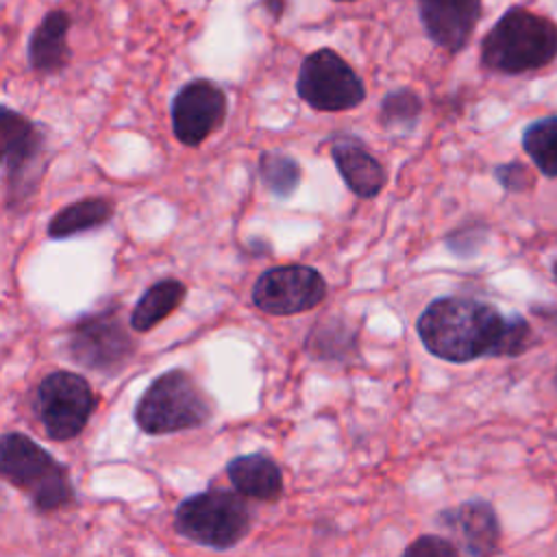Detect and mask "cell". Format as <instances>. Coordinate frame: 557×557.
I'll return each mask as SVG.
<instances>
[{
  "label": "cell",
  "instance_id": "cell-1",
  "mask_svg": "<svg viewBox=\"0 0 557 557\" xmlns=\"http://www.w3.org/2000/svg\"><path fill=\"white\" fill-rule=\"evenodd\" d=\"M416 331L426 352L448 363L511 359L537 342L524 315H505L498 307L472 296L433 298L422 309Z\"/></svg>",
  "mask_w": 557,
  "mask_h": 557
},
{
  "label": "cell",
  "instance_id": "cell-2",
  "mask_svg": "<svg viewBox=\"0 0 557 557\" xmlns=\"http://www.w3.org/2000/svg\"><path fill=\"white\" fill-rule=\"evenodd\" d=\"M557 59V24L527 7H509L481 41V65L518 76L542 70Z\"/></svg>",
  "mask_w": 557,
  "mask_h": 557
},
{
  "label": "cell",
  "instance_id": "cell-3",
  "mask_svg": "<svg viewBox=\"0 0 557 557\" xmlns=\"http://www.w3.org/2000/svg\"><path fill=\"white\" fill-rule=\"evenodd\" d=\"M0 479L20 490L39 513L76 505L67 466L20 431L0 435Z\"/></svg>",
  "mask_w": 557,
  "mask_h": 557
},
{
  "label": "cell",
  "instance_id": "cell-4",
  "mask_svg": "<svg viewBox=\"0 0 557 557\" xmlns=\"http://www.w3.org/2000/svg\"><path fill=\"white\" fill-rule=\"evenodd\" d=\"M46 128L24 113L0 104V165H4V207L24 213L37 196L48 168Z\"/></svg>",
  "mask_w": 557,
  "mask_h": 557
},
{
  "label": "cell",
  "instance_id": "cell-5",
  "mask_svg": "<svg viewBox=\"0 0 557 557\" xmlns=\"http://www.w3.org/2000/svg\"><path fill=\"white\" fill-rule=\"evenodd\" d=\"M133 418L146 435H170L205 426L213 418V403L187 370L172 368L144 389Z\"/></svg>",
  "mask_w": 557,
  "mask_h": 557
},
{
  "label": "cell",
  "instance_id": "cell-6",
  "mask_svg": "<svg viewBox=\"0 0 557 557\" xmlns=\"http://www.w3.org/2000/svg\"><path fill=\"white\" fill-rule=\"evenodd\" d=\"M252 527V511L235 490L209 487L183 498L174 511V531L211 550L237 546Z\"/></svg>",
  "mask_w": 557,
  "mask_h": 557
},
{
  "label": "cell",
  "instance_id": "cell-7",
  "mask_svg": "<svg viewBox=\"0 0 557 557\" xmlns=\"http://www.w3.org/2000/svg\"><path fill=\"white\" fill-rule=\"evenodd\" d=\"M65 348L76 366L115 376L133 361L137 342L122 320V307L111 302L76 318L67 329Z\"/></svg>",
  "mask_w": 557,
  "mask_h": 557
},
{
  "label": "cell",
  "instance_id": "cell-8",
  "mask_svg": "<svg viewBox=\"0 0 557 557\" xmlns=\"http://www.w3.org/2000/svg\"><path fill=\"white\" fill-rule=\"evenodd\" d=\"M98 407V396L85 376L70 370H54L35 389L33 409L46 437L54 442L74 440L87 426Z\"/></svg>",
  "mask_w": 557,
  "mask_h": 557
},
{
  "label": "cell",
  "instance_id": "cell-9",
  "mask_svg": "<svg viewBox=\"0 0 557 557\" xmlns=\"http://www.w3.org/2000/svg\"><path fill=\"white\" fill-rule=\"evenodd\" d=\"M298 98L315 111H350L366 100V85L352 65L333 48H318L300 63Z\"/></svg>",
  "mask_w": 557,
  "mask_h": 557
},
{
  "label": "cell",
  "instance_id": "cell-10",
  "mask_svg": "<svg viewBox=\"0 0 557 557\" xmlns=\"http://www.w3.org/2000/svg\"><path fill=\"white\" fill-rule=\"evenodd\" d=\"M329 294L326 278L311 265L268 268L252 285V305L268 315H296L315 309Z\"/></svg>",
  "mask_w": 557,
  "mask_h": 557
},
{
  "label": "cell",
  "instance_id": "cell-11",
  "mask_svg": "<svg viewBox=\"0 0 557 557\" xmlns=\"http://www.w3.org/2000/svg\"><path fill=\"white\" fill-rule=\"evenodd\" d=\"M226 113V91L211 78H191L172 98V133L183 146L196 148L222 128Z\"/></svg>",
  "mask_w": 557,
  "mask_h": 557
},
{
  "label": "cell",
  "instance_id": "cell-12",
  "mask_svg": "<svg viewBox=\"0 0 557 557\" xmlns=\"http://www.w3.org/2000/svg\"><path fill=\"white\" fill-rule=\"evenodd\" d=\"M435 524L459 548V555L485 557L500 550V522L492 503L463 500L437 513Z\"/></svg>",
  "mask_w": 557,
  "mask_h": 557
},
{
  "label": "cell",
  "instance_id": "cell-13",
  "mask_svg": "<svg viewBox=\"0 0 557 557\" xmlns=\"http://www.w3.org/2000/svg\"><path fill=\"white\" fill-rule=\"evenodd\" d=\"M483 0H418V15L426 37L455 54L466 48L479 20Z\"/></svg>",
  "mask_w": 557,
  "mask_h": 557
},
{
  "label": "cell",
  "instance_id": "cell-14",
  "mask_svg": "<svg viewBox=\"0 0 557 557\" xmlns=\"http://www.w3.org/2000/svg\"><path fill=\"white\" fill-rule=\"evenodd\" d=\"M72 28V17L65 9H50L30 30L26 44L28 67L37 76H57L72 61V48L67 44V33Z\"/></svg>",
  "mask_w": 557,
  "mask_h": 557
},
{
  "label": "cell",
  "instance_id": "cell-15",
  "mask_svg": "<svg viewBox=\"0 0 557 557\" xmlns=\"http://www.w3.org/2000/svg\"><path fill=\"white\" fill-rule=\"evenodd\" d=\"M331 159L344 185L357 198H374L387 185V170L361 139H337L331 146Z\"/></svg>",
  "mask_w": 557,
  "mask_h": 557
},
{
  "label": "cell",
  "instance_id": "cell-16",
  "mask_svg": "<svg viewBox=\"0 0 557 557\" xmlns=\"http://www.w3.org/2000/svg\"><path fill=\"white\" fill-rule=\"evenodd\" d=\"M226 476L244 498L276 503L283 496L285 481L278 463L265 453H248L226 463Z\"/></svg>",
  "mask_w": 557,
  "mask_h": 557
},
{
  "label": "cell",
  "instance_id": "cell-17",
  "mask_svg": "<svg viewBox=\"0 0 557 557\" xmlns=\"http://www.w3.org/2000/svg\"><path fill=\"white\" fill-rule=\"evenodd\" d=\"M357 346H359V329L342 315H329L318 320L309 329L302 342L305 352L311 359L324 361V363L350 361L357 352Z\"/></svg>",
  "mask_w": 557,
  "mask_h": 557
},
{
  "label": "cell",
  "instance_id": "cell-18",
  "mask_svg": "<svg viewBox=\"0 0 557 557\" xmlns=\"http://www.w3.org/2000/svg\"><path fill=\"white\" fill-rule=\"evenodd\" d=\"M113 213H115V205L102 196L70 202L50 218L48 237L67 239L83 233L100 231L113 220Z\"/></svg>",
  "mask_w": 557,
  "mask_h": 557
},
{
  "label": "cell",
  "instance_id": "cell-19",
  "mask_svg": "<svg viewBox=\"0 0 557 557\" xmlns=\"http://www.w3.org/2000/svg\"><path fill=\"white\" fill-rule=\"evenodd\" d=\"M185 294H187V287L178 278L168 276L152 283L139 296V300L131 311V318H128L131 331L135 333L152 331L157 324H161L181 307V302L185 300Z\"/></svg>",
  "mask_w": 557,
  "mask_h": 557
},
{
  "label": "cell",
  "instance_id": "cell-20",
  "mask_svg": "<svg viewBox=\"0 0 557 557\" xmlns=\"http://www.w3.org/2000/svg\"><path fill=\"white\" fill-rule=\"evenodd\" d=\"M522 150L548 178H557V115L531 122L522 131Z\"/></svg>",
  "mask_w": 557,
  "mask_h": 557
},
{
  "label": "cell",
  "instance_id": "cell-21",
  "mask_svg": "<svg viewBox=\"0 0 557 557\" xmlns=\"http://www.w3.org/2000/svg\"><path fill=\"white\" fill-rule=\"evenodd\" d=\"M259 176L272 196L285 200L292 198L300 187L302 168L292 154L265 150L259 157Z\"/></svg>",
  "mask_w": 557,
  "mask_h": 557
},
{
  "label": "cell",
  "instance_id": "cell-22",
  "mask_svg": "<svg viewBox=\"0 0 557 557\" xmlns=\"http://www.w3.org/2000/svg\"><path fill=\"white\" fill-rule=\"evenodd\" d=\"M420 115H422V98L409 87H400L385 94L379 107V122L385 131L407 133L418 124Z\"/></svg>",
  "mask_w": 557,
  "mask_h": 557
},
{
  "label": "cell",
  "instance_id": "cell-23",
  "mask_svg": "<svg viewBox=\"0 0 557 557\" xmlns=\"http://www.w3.org/2000/svg\"><path fill=\"white\" fill-rule=\"evenodd\" d=\"M487 226L481 224V222H472V224H459L455 231H450L446 237H444V244L446 248L455 255V257H461V259H468V257H474L481 248V244L485 242L487 237Z\"/></svg>",
  "mask_w": 557,
  "mask_h": 557
},
{
  "label": "cell",
  "instance_id": "cell-24",
  "mask_svg": "<svg viewBox=\"0 0 557 557\" xmlns=\"http://www.w3.org/2000/svg\"><path fill=\"white\" fill-rule=\"evenodd\" d=\"M494 178L498 181V185L503 189L513 191V194H524L535 187V176L522 161H507V163L496 165Z\"/></svg>",
  "mask_w": 557,
  "mask_h": 557
},
{
  "label": "cell",
  "instance_id": "cell-25",
  "mask_svg": "<svg viewBox=\"0 0 557 557\" xmlns=\"http://www.w3.org/2000/svg\"><path fill=\"white\" fill-rule=\"evenodd\" d=\"M405 557H457L459 548L446 535H420L403 550Z\"/></svg>",
  "mask_w": 557,
  "mask_h": 557
},
{
  "label": "cell",
  "instance_id": "cell-26",
  "mask_svg": "<svg viewBox=\"0 0 557 557\" xmlns=\"http://www.w3.org/2000/svg\"><path fill=\"white\" fill-rule=\"evenodd\" d=\"M261 7L268 11L270 17L278 20L283 15V9H285V0H259Z\"/></svg>",
  "mask_w": 557,
  "mask_h": 557
},
{
  "label": "cell",
  "instance_id": "cell-27",
  "mask_svg": "<svg viewBox=\"0 0 557 557\" xmlns=\"http://www.w3.org/2000/svg\"><path fill=\"white\" fill-rule=\"evenodd\" d=\"M550 272H553V276H555V281H557V261H553V265H550Z\"/></svg>",
  "mask_w": 557,
  "mask_h": 557
},
{
  "label": "cell",
  "instance_id": "cell-28",
  "mask_svg": "<svg viewBox=\"0 0 557 557\" xmlns=\"http://www.w3.org/2000/svg\"><path fill=\"white\" fill-rule=\"evenodd\" d=\"M553 385H555V389H557V370H555V376H553Z\"/></svg>",
  "mask_w": 557,
  "mask_h": 557
},
{
  "label": "cell",
  "instance_id": "cell-29",
  "mask_svg": "<svg viewBox=\"0 0 557 557\" xmlns=\"http://www.w3.org/2000/svg\"><path fill=\"white\" fill-rule=\"evenodd\" d=\"M337 2H352V0H337Z\"/></svg>",
  "mask_w": 557,
  "mask_h": 557
}]
</instances>
